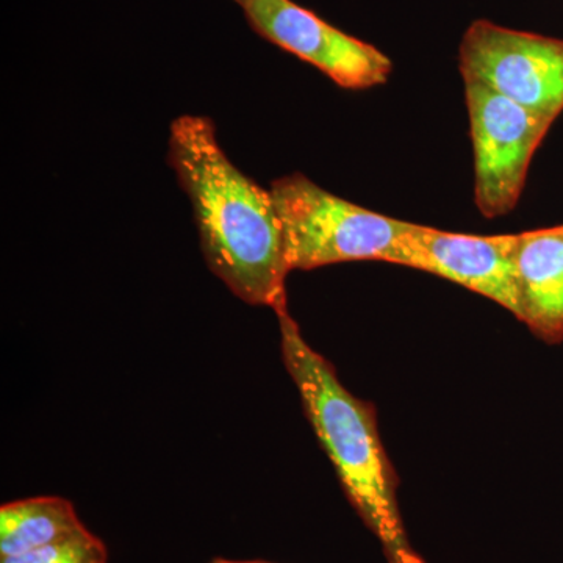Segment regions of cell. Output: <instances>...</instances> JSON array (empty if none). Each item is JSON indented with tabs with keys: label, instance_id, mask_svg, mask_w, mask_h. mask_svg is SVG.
Instances as JSON below:
<instances>
[{
	"label": "cell",
	"instance_id": "obj_1",
	"mask_svg": "<svg viewBox=\"0 0 563 563\" xmlns=\"http://www.w3.org/2000/svg\"><path fill=\"white\" fill-rule=\"evenodd\" d=\"M168 146V163L190 198L211 273L242 301L287 312L291 272L272 190L233 165L210 118L174 120Z\"/></svg>",
	"mask_w": 563,
	"mask_h": 563
},
{
	"label": "cell",
	"instance_id": "obj_2",
	"mask_svg": "<svg viewBox=\"0 0 563 563\" xmlns=\"http://www.w3.org/2000/svg\"><path fill=\"white\" fill-rule=\"evenodd\" d=\"M277 318L282 361L347 499L379 540L387 563H426L404 526L398 477L385 453L373 404L340 383L332 363L306 342L288 310Z\"/></svg>",
	"mask_w": 563,
	"mask_h": 563
},
{
	"label": "cell",
	"instance_id": "obj_3",
	"mask_svg": "<svg viewBox=\"0 0 563 563\" xmlns=\"http://www.w3.org/2000/svg\"><path fill=\"white\" fill-rule=\"evenodd\" d=\"M269 190L290 272L351 262L393 263L412 224L346 201L301 173L274 180Z\"/></svg>",
	"mask_w": 563,
	"mask_h": 563
},
{
	"label": "cell",
	"instance_id": "obj_4",
	"mask_svg": "<svg viewBox=\"0 0 563 563\" xmlns=\"http://www.w3.org/2000/svg\"><path fill=\"white\" fill-rule=\"evenodd\" d=\"M463 81L474 155V202L485 218L504 217L520 202L533 155L554 121L479 81Z\"/></svg>",
	"mask_w": 563,
	"mask_h": 563
},
{
	"label": "cell",
	"instance_id": "obj_5",
	"mask_svg": "<svg viewBox=\"0 0 563 563\" xmlns=\"http://www.w3.org/2000/svg\"><path fill=\"white\" fill-rule=\"evenodd\" d=\"M463 80L479 81L532 113L563 111V40L474 21L459 47Z\"/></svg>",
	"mask_w": 563,
	"mask_h": 563
},
{
	"label": "cell",
	"instance_id": "obj_6",
	"mask_svg": "<svg viewBox=\"0 0 563 563\" xmlns=\"http://www.w3.org/2000/svg\"><path fill=\"white\" fill-rule=\"evenodd\" d=\"M243 10L258 35L320 69L342 88L366 90L390 79L388 55L292 0H247Z\"/></svg>",
	"mask_w": 563,
	"mask_h": 563
},
{
	"label": "cell",
	"instance_id": "obj_7",
	"mask_svg": "<svg viewBox=\"0 0 563 563\" xmlns=\"http://www.w3.org/2000/svg\"><path fill=\"white\" fill-rule=\"evenodd\" d=\"M520 233L470 235L410 224L391 265L442 277L520 313L518 282Z\"/></svg>",
	"mask_w": 563,
	"mask_h": 563
},
{
	"label": "cell",
	"instance_id": "obj_8",
	"mask_svg": "<svg viewBox=\"0 0 563 563\" xmlns=\"http://www.w3.org/2000/svg\"><path fill=\"white\" fill-rule=\"evenodd\" d=\"M520 313L543 342H563V224L520 233Z\"/></svg>",
	"mask_w": 563,
	"mask_h": 563
},
{
	"label": "cell",
	"instance_id": "obj_9",
	"mask_svg": "<svg viewBox=\"0 0 563 563\" xmlns=\"http://www.w3.org/2000/svg\"><path fill=\"white\" fill-rule=\"evenodd\" d=\"M90 532L60 496L18 499L0 507V558L66 542Z\"/></svg>",
	"mask_w": 563,
	"mask_h": 563
},
{
	"label": "cell",
	"instance_id": "obj_10",
	"mask_svg": "<svg viewBox=\"0 0 563 563\" xmlns=\"http://www.w3.org/2000/svg\"><path fill=\"white\" fill-rule=\"evenodd\" d=\"M0 563H109L106 543L92 532L40 550L0 558Z\"/></svg>",
	"mask_w": 563,
	"mask_h": 563
},
{
	"label": "cell",
	"instance_id": "obj_11",
	"mask_svg": "<svg viewBox=\"0 0 563 563\" xmlns=\"http://www.w3.org/2000/svg\"><path fill=\"white\" fill-rule=\"evenodd\" d=\"M209 563H268V562H258V561H231V559H213V561Z\"/></svg>",
	"mask_w": 563,
	"mask_h": 563
},
{
	"label": "cell",
	"instance_id": "obj_12",
	"mask_svg": "<svg viewBox=\"0 0 563 563\" xmlns=\"http://www.w3.org/2000/svg\"><path fill=\"white\" fill-rule=\"evenodd\" d=\"M233 2L240 3V5H244V3L247 2V0H233Z\"/></svg>",
	"mask_w": 563,
	"mask_h": 563
}]
</instances>
